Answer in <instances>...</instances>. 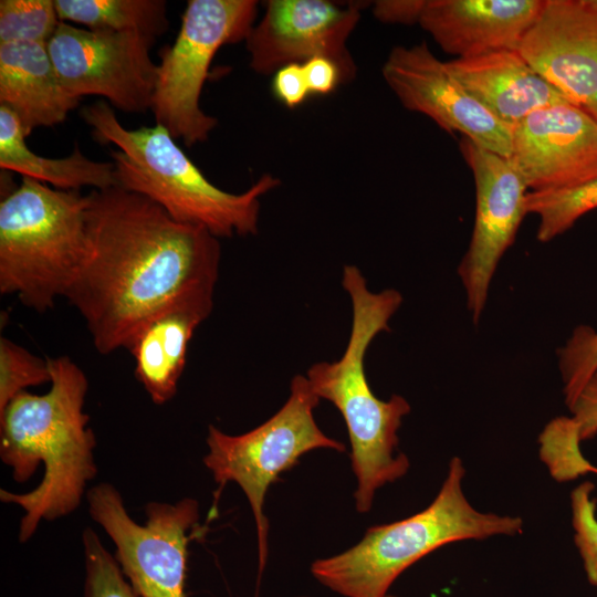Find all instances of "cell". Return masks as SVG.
Returning a JSON list of instances; mask_svg holds the SVG:
<instances>
[{
  "label": "cell",
  "instance_id": "obj_1",
  "mask_svg": "<svg viewBox=\"0 0 597 597\" xmlns=\"http://www.w3.org/2000/svg\"><path fill=\"white\" fill-rule=\"evenodd\" d=\"M85 210L86 255L65 298L95 349H128L158 312L190 293L214 291L219 239L172 219L150 199L119 186L92 189Z\"/></svg>",
  "mask_w": 597,
  "mask_h": 597
},
{
  "label": "cell",
  "instance_id": "obj_2",
  "mask_svg": "<svg viewBox=\"0 0 597 597\" xmlns=\"http://www.w3.org/2000/svg\"><path fill=\"white\" fill-rule=\"evenodd\" d=\"M50 389L15 396L0 413V458L17 482L28 481L43 464L39 485L27 493L0 490L3 503L24 511L19 541L24 543L42 521L75 511L86 485L97 473L96 439L84 411L88 380L69 356L46 358Z\"/></svg>",
  "mask_w": 597,
  "mask_h": 597
},
{
  "label": "cell",
  "instance_id": "obj_3",
  "mask_svg": "<svg viewBox=\"0 0 597 597\" xmlns=\"http://www.w3.org/2000/svg\"><path fill=\"white\" fill-rule=\"evenodd\" d=\"M342 286L353 310L346 348L335 362L313 364L305 376L320 399L332 402L345 421L357 481L355 506L364 514L370 511L376 492L404 478L410 468L408 457L397 452L398 430L410 404L400 395L379 399L365 373L367 349L377 335L390 331L389 321L402 295L396 289L370 291L362 271L350 264L343 269Z\"/></svg>",
  "mask_w": 597,
  "mask_h": 597
},
{
  "label": "cell",
  "instance_id": "obj_4",
  "mask_svg": "<svg viewBox=\"0 0 597 597\" xmlns=\"http://www.w3.org/2000/svg\"><path fill=\"white\" fill-rule=\"evenodd\" d=\"M92 138L114 145L109 155L117 186L160 206L178 222L205 228L218 239L258 233L260 198L276 188L279 178L264 174L240 193L214 186L163 126L125 127L113 107L100 101L83 107Z\"/></svg>",
  "mask_w": 597,
  "mask_h": 597
},
{
  "label": "cell",
  "instance_id": "obj_5",
  "mask_svg": "<svg viewBox=\"0 0 597 597\" xmlns=\"http://www.w3.org/2000/svg\"><path fill=\"white\" fill-rule=\"evenodd\" d=\"M464 475L462 459L453 457L439 492L425 510L367 528L354 546L313 562V577L344 597H385L407 568L443 545L521 534L522 517L472 506L463 492Z\"/></svg>",
  "mask_w": 597,
  "mask_h": 597
},
{
  "label": "cell",
  "instance_id": "obj_6",
  "mask_svg": "<svg viewBox=\"0 0 597 597\" xmlns=\"http://www.w3.org/2000/svg\"><path fill=\"white\" fill-rule=\"evenodd\" d=\"M87 195L29 177L0 201V293L44 313L65 297L86 255Z\"/></svg>",
  "mask_w": 597,
  "mask_h": 597
},
{
  "label": "cell",
  "instance_id": "obj_7",
  "mask_svg": "<svg viewBox=\"0 0 597 597\" xmlns=\"http://www.w3.org/2000/svg\"><path fill=\"white\" fill-rule=\"evenodd\" d=\"M320 397L304 375H295L284 405L266 421L241 434H228L208 427V452L203 463L211 471L220 493L237 483L250 504L258 537L259 573L268 558L269 521L264 514L268 489L298 459L316 449L344 452L343 442L328 437L316 423L314 410Z\"/></svg>",
  "mask_w": 597,
  "mask_h": 597
},
{
  "label": "cell",
  "instance_id": "obj_8",
  "mask_svg": "<svg viewBox=\"0 0 597 597\" xmlns=\"http://www.w3.org/2000/svg\"><path fill=\"white\" fill-rule=\"evenodd\" d=\"M258 1L189 0L172 44L159 52L151 108L156 124L186 146L206 142L218 119L202 111L200 96L217 52L245 41Z\"/></svg>",
  "mask_w": 597,
  "mask_h": 597
},
{
  "label": "cell",
  "instance_id": "obj_9",
  "mask_svg": "<svg viewBox=\"0 0 597 597\" xmlns=\"http://www.w3.org/2000/svg\"><path fill=\"white\" fill-rule=\"evenodd\" d=\"M93 521L115 545V558L139 597H185L188 544L199 521V503L185 498L176 503L149 502L146 522L136 523L111 483L86 493Z\"/></svg>",
  "mask_w": 597,
  "mask_h": 597
},
{
  "label": "cell",
  "instance_id": "obj_10",
  "mask_svg": "<svg viewBox=\"0 0 597 597\" xmlns=\"http://www.w3.org/2000/svg\"><path fill=\"white\" fill-rule=\"evenodd\" d=\"M157 38L139 32L91 30L60 22L46 44L64 88L82 98L104 97L124 113L151 108L157 64L150 51Z\"/></svg>",
  "mask_w": 597,
  "mask_h": 597
},
{
  "label": "cell",
  "instance_id": "obj_11",
  "mask_svg": "<svg viewBox=\"0 0 597 597\" xmlns=\"http://www.w3.org/2000/svg\"><path fill=\"white\" fill-rule=\"evenodd\" d=\"M461 153L475 186V216L469 248L458 274L476 325L485 308L498 265L513 244L526 211L528 188L506 157L462 137Z\"/></svg>",
  "mask_w": 597,
  "mask_h": 597
},
{
  "label": "cell",
  "instance_id": "obj_12",
  "mask_svg": "<svg viewBox=\"0 0 597 597\" xmlns=\"http://www.w3.org/2000/svg\"><path fill=\"white\" fill-rule=\"evenodd\" d=\"M262 19L245 39L250 67L269 75L290 63L324 56L342 71L344 83L356 75L347 40L360 19V3L326 0L266 1Z\"/></svg>",
  "mask_w": 597,
  "mask_h": 597
},
{
  "label": "cell",
  "instance_id": "obj_13",
  "mask_svg": "<svg viewBox=\"0 0 597 597\" xmlns=\"http://www.w3.org/2000/svg\"><path fill=\"white\" fill-rule=\"evenodd\" d=\"M381 73L405 108L428 116L449 133H461L476 145L510 157L512 129L463 87L448 63L439 60L426 42L391 49Z\"/></svg>",
  "mask_w": 597,
  "mask_h": 597
},
{
  "label": "cell",
  "instance_id": "obj_14",
  "mask_svg": "<svg viewBox=\"0 0 597 597\" xmlns=\"http://www.w3.org/2000/svg\"><path fill=\"white\" fill-rule=\"evenodd\" d=\"M509 159L528 191L593 180L597 178V121L572 103L541 108L512 128Z\"/></svg>",
  "mask_w": 597,
  "mask_h": 597
},
{
  "label": "cell",
  "instance_id": "obj_15",
  "mask_svg": "<svg viewBox=\"0 0 597 597\" xmlns=\"http://www.w3.org/2000/svg\"><path fill=\"white\" fill-rule=\"evenodd\" d=\"M520 54L572 104L597 121V14L580 0H545Z\"/></svg>",
  "mask_w": 597,
  "mask_h": 597
},
{
  "label": "cell",
  "instance_id": "obj_16",
  "mask_svg": "<svg viewBox=\"0 0 597 597\" xmlns=\"http://www.w3.org/2000/svg\"><path fill=\"white\" fill-rule=\"evenodd\" d=\"M545 0H427L420 27L448 54L519 50Z\"/></svg>",
  "mask_w": 597,
  "mask_h": 597
},
{
  "label": "cell",
  "instance_id": "obj_17",
  "mask_svg": "<svg viewBox=\"0 0 597 597\" xmlns=\"http://www.w3.org/2000/svg\"><path fill=\"white\" fill-rule=\"evenodd\" d=\"M213 292L202 290L178 298L153 316L128 347L136 379L154 404L164 405L175 397L188 345L212 311Z\"/></svg>",
  "mask_w": 597,
  "mask_h": 597
},
{
  "label": "cell",
  "instance_id": "obj_18",
  "mask_svg": "<svg viewBox=\"0 0 597 597\" xmlns=\"http://www.w3.org/2000/svg\"><path fill=\"white\" fill-rule=\"evenodd\" d=\"M447 63L463 87L511 129L541 108L570 103L519 50L495 51Z\"/></svg>",
  "mask_w": 597,
  "mask_h": 597
},
{
  "label": "cell",
  "instance_id": "obj_19",
  "mask_svg": "<svg viewBox=\"0 0 597 597\" xmlns=\"http://www.w3.org/2000/svg\"><path fill=\"white\" fill-rule=\"evenodd\" d=\"M81 100L62 85L46 44L0 43V105L18 117L27 137L65 122Z\"/></svg>",
  "mask_w": 597,
  "mask_h": 597
},
{
  "label": "cell",
  "instance_id": "obj_20",
  "mask_svg": "<svg viewBox=\"0 0 597 597\" xmlns=\"http://www.w3.org/2000/svg\"><path fill=\"white\" fill-rule=\"evenodd\" d=\"M18 117L0 105V167L62 190L83 187L106 189L117 186L113 161L92 160L77 144L62 158H49L30 149Z\"/></svg>",
  "mask_w": 597,
  "mask_h": 597
},
{
  "label": "cell",
  "instance_id": "obj_21",
  "mask_svg": "<svg viewBox=\"0 0 597 597\" xmlns=\"http://www.w3.org/2000/svg\"><path fill=\"white\" fill-rule=\"evenodd\" d=\"M60 21L91 30L139 32L158 38L169 20L164 0H54Z\"/></svg>",
  "mask_w": 597,
  "mask_h": 597
},
{
  "label": "cell",
  "instance_id": "obj_22",
  "mask_svg": "<svg viewBox=\"0 0 597 597\" xmlns=\"http://www.w3.org/2000/svg\"><path fill=\"white\" fill-rule=\"evenodd\" d=\"M597 209V178L576 187L528 191L527 213L540 219L537 240L548 242L570 229L578 219Z\"/></svg>",
  "mask_w": 597,
  "mask_h": 597
},
{
  "label": "cell",
  "instance_id": "obj_23",
  "mask_svg": "<svg viewBox=\"0 0 597 597\" xmlns=\"http://www.w3.org/2000/svg\"><path fill=\"white\" fill-rule=\"evenodd\" d=\"M580 442L570 416L556 417L545 425L538 436V454L554 480L568 482L593 473L595 465L583 455Z\"/></svg>",
  "mask_w": 597,
  "mask_h": 597
},
{
  "label": "cell",
  "instance_id": "obj_24",
  "mask_svg": "<svg viewBox=\"0 0 597 597\" xmlns=\"http://www.w3.org/2000/svg\"><path fill=\"white\" fill-rule=\"evenodd\" d=\"M60 22L54 0L0 1V43L48 44Z\"/></svg>",
  "mask_w": 597,
  "mask_h": 597
},
{
  "label": "cell",
  "instance_id": "obj_25",
  "mask_svg": "<svg viewBox=\"0 0 597 597\" xmlns=\"http://www.w3.org/2000/svg\"><path fill=\"white\" fill-rule=\"evenodd\" d=\"M51 381L48 359H43L6 336L0 337V413L29 387Z\"/></svg>",
  "mask_w": 597,
  "mask_h": 597
},
{
  "label": "cell",
  "instance_id": "obj_26",
  "mask_svg": "<svg viewBox=\"0 0 597 597\" xmlns=\"http://www.w3.org/2000/svg\"><path fill=\"white\" fill-rule=\"evenodd\" d=\"M84 552V597H139L124 576L115 556L105 548L91 527L82 533Z\"/></svg>",
  "mask_w": 597,
  "mask_h": 597
},
{
  "label": "cell",
  "instance_id": "obj_27",
  "mask_svg": "<svg viewBox=\"0 0 597 597\" xmlns=\"http://www.w3.org/2000/svg\"><path fill=\"white\" fill-rule=\"evenodd\" d=\"M564 400L569 408L597 368V331L580 324L557 350Z\"/></svg>",
  "mask_w": 597,
  "mask_h": 597
},
{
  "label": "cell",
  "instance_id": "obj_28",
  "mask_svg": "<svg viewBox=\"0 0 597 597\" xmlns=\"http://www.w3.org/2000/svg\"><path fill=\"white\" fill-rule=\"evenodd\" d=\"M594 483L584 481L570 493L574 543L579 553L587 580L597 587V516L593 499Z\"/></svg>",
  "mask_w": 597,
  "mask_h": 597
},
{
  "label": "cell",
  "instance_id": "obj_29",
  "mask_svg": "<svg viewBox=\"0 0 597 597\" xmlns=\"http://www.w3.org/2000/svg\"><path fill=\"white\" fill-rule=\"evenodd\" d=\"M271 88L275 98L289 108L300 106L311 95L302 63L280 67L273 75Z\"/></svg>",
  "mask_w": 597,
  "mask_h": 597
},
{
  "label": "cell",
  "instance_id": "obj_30",
  "mask_svg": "<svg viewBox=\"0 0 597 597\" xmlns=\"http://www.w3.org/2000/svg\"><path fill=\"white\" fill-rule=\"evenodd\" d=\"M568 410L582 442L593 439L597 434V368Z\"/></svg>",
  "mask_w": 597,
  "mask_h": 597
},
{
  "label": "cell",
  "instance_id": "obj_31",
  "mask_svg": "<svg viewBox=\"0 0 597 597\" xmlns=\"http://www.w3.org/2000/svg\"><path fill=\"white\" fill-rule=\"evenodd\" d=\"M302 64L311 95H327L344 84L341 69L331 59L316 56Z\"/></svg>",
  "mask_w": 597,
  "mask_h": 597
},
{
  "label": "cell",
  "instance_id": "obj_32",
  "mask_svg": "<svg viewBox=\"0 0 597 597\" xmlns=\"http://www.w3.org/2000/svg\"><path fill=\"white\" fill-rule=\"evenodd\" d=\"M427 0H380L376 1L373 13L384 23H419Z\"/></svg>",
  "mask_w": 597,
  "mask_h": 597
},
{
  "label": "cell",
  "instance_id": "obj_33",
  "mask_svg": "<svg viewBox=\"0 0 597 597\" xmlns=\"http://www.w3.org/2000/svg\"><path fill=\"white\" fill-rule=\"evenodd\" d=\"M583 6L597 14V0H580Z\"/></svg>",
  "mask_w": 597,
  "mask_h": 597
},
{
  "label": "cell",
  "instance_id": "obj_34",
  "mask_svg": "<svg viewBox=\"0 0 597 597\" xmlns=\"http://www.w3.org/2000/svg\"><path fill=\"white\" fill-rule=\"evenodd\" d=\"M593 473L597 474V467L595 465Z\"/></svg>",
  "mask_w": 597,
  "mask_h": 597
},
{
  "label": "cell",
  "instance_id": "obj_35",
  "mask_svg": "<svg viewBox=\"0 0 597 597\" xmlns=\"http://www.w3.org/2000/svg\"><path fill=\"white\" fill-rule=\"evenodd\" d=\"M385 597H398V596H395V595H390V594H388V595H387V596H385Z\"/></svg>",
  "mask_w": 597,
  "mask_h": 597
},
{
  "label": "cell",
  "instance_id": "obj_36",
  "mask_svg": "<svg viewBox=\"0 0 597 597\" xmlns=\"http://www.w3.org/2000/svg\"><path fill=\"white\" fill-rule=\"evenodd\" d=\"M298 597H308V596H298Z\"/></svg>",
  "mask_w": 597,
  "mask_h": 597
}]
</instances>
